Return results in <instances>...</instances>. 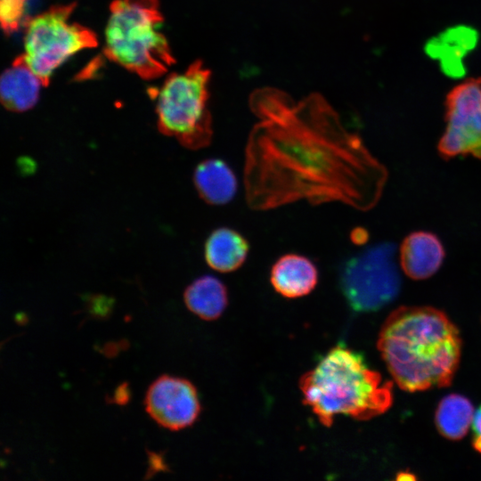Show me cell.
Wrapping results in <instances>:
<instances>
[{
  "label": "cell",
  "mask_w": 481,
  "mask_h": 481,
  "mask_svg": "<svg viewBox=\"0 0 481 481\" xmlns=\"http://www.w3.org/2000/svg\"><path fill=\"white\" fill-rule=\"evenodd\" d=\"M270 281L280 295L296 298L309 294L318 282V270L308 257L289 253L273 265Z\"/></svg>",
  "instance_id": "11"
},
{
  "label": "cell",
  "mask_w": 481,
  "mask_h": 481,
  "mask_svg": "<svg viewBox=\"0 0 481 481\" xmlns=\"http://www.w3.org/2000/svg\"><path fill=\"white\" fill-rule=\"evenodd\" d=\"M473 415V405L467 397L451 394L440 401L436 411L435 420L443 436L458 440L469 431Z\"/></svg>",
  "instance_id": "17"
},
{
  "label": "cell",
  "mask_w": 481,
  "mask_h": 481,
  "mask_svg": "<svg viewBox=\"0 0 481 481\" xmlns=\"http://www.w3.org/2000/svg\"><path fill=\"white\" fill-rule=\"evenodd\" d=\"M249 103L257 118L243 170L251 209L306 200L366 211L378 203L387 177L385 167L322 95L296 101L280 89L263 87L252 92Z\"/></svg>",
  "instance_id": "1"
},
{
  "label": "cell",
  "mask_w": 481,
  "mask_h": 481,
  "mask_svg": "<svg viewBox=\"0 0 481 481\" xmlns=\"http://www.w3.org/2000/svg\"><path fill=\"white\" fill-rule=\"evenodd\" d=\"M304 403L330 427L338 414L365 420L392 404V384L371 370L363 355L338 345L299 380Z\"/></svg>",
  "instance_id": "3"
},
{
  "label": "cell",
  "mask_w": 481,
  "mask_h": 481,
  "mask_svg": "<svg viewBox=\"0 0 481 481\" xmlns=\"http://www.w3.org/2000/svg\"><path fill=\"white\" fill-rule=\"evenodd\" d=\"M193 183L200 197L214 206L229 203L238 190L234 172L225 161L216 158L204 159L197 165Z\"/></svg>",
  "instance_id": "13"
},
{
  "label": "cell",
  "mask_w": 481,
  "mask_h": 481,
  "mask_svg": "<svg viewBox=\"0 0 481 481\" xmlns=\"http://www.w3.org/2000/svg\"><path fill=\"white\" fill-rule=\"evenodd\" d=\"M378 348L396 384L416 392L450 385L461 342L457 328L443 312L402 306L385 321Z\"/></svg>",
  "instance_id": "2"
},
{
  "label": "cell",
  "mask_w": 481,
  "mask_h": 481,
  "mask_svg": "<svg viewBox=\"0 0 481 481\" xmlns=\"http://www.w3.org/2000/svg\"><path fill=\"white\" fill-rule=\"evenodd\" d=\"M187 308L206 321L217 319L228 305L225 285L215 276L203 275L187 286L183 293Z\"/></svg>",
  "instance_id": "16"
},
{
  "label": "cell",
  "mask_w": 481,
  "mask_h": 481,
  "mask_svg": "<svg viewBox=\"0 0 481 481\" xmlns=\"http://www.w3.org/2000/svg\"><path fill=\"white\" fill-rule=\"evenodd\" d=\"M158 0H115L105 29V55L143 79L157 78L175 62L159 28Z\"/></svg>",
  "instance_id": "4"
},
{
  "label": "cell",
  "mask_w": 481,
  "mask_h": 481,
  "mask_svg": "<svg viewBox=\"0 0 481 481\" xmlns=\"http://www.w3.org/2000/svg\"><path fill=\"white\" fill-rule=\"evenodd\" d=\"M444 257L440 240L428 232L410 233L400 247V265L404 273L413 280L432 276Z\"/></svg>",
  "instance_id": "10"
},
{
  "label": "cell",
  "mask_w": 481,
  "mask_h": 481,
  "mask_svg": "<svg viewBox=\"0 0 481 481\" xmlns=\"http://www.w3.org/2000/svg\"><path fill=\"white\" fill-rule=\"evenodd\" d=\"M27 0H0V20L5 33L16 31L24 16Z\"/></svg>",
  "instance_id": "18"
},
{
  "label": "cell",
  "mask_w": 481,
  "mask_h": 481,
  "mask_svg": "<svg viewBox=\"0 0 481 481\" xmlns=\"http://www.w3.org/2000/svg\"><path fill=\"white\" fill-rule=\"evenodd\" d=\"M249 251L247 239L230 227H218L207 238L204 245L206 263L219 273H231L246 261Z\"/></svg>",
  "instance_id": "15"
},
{
  "label": "cell",
  "mask_w": 481,
  "mask_h": 481,
  "mask_svg": "<svg viewBox=\"0 0 481 481\" xmlns=\"http://www.w3.org/2000/svg\"><path fill=\"white\" fill-rule=\"evenodd\" d=\"M477 39V32L471 28L454 27L431 39L426 49L448 76L458 77L464 74L463 58L474 48Z\"/></svg>",
  "instance_id": "14"
},
{
  "label": "cell",
  "mask_w": 481,
  "mask_h": 481,
  "mask_svg": "<svg viewBox=\"0 0 481 481\" xmlns=\"http://www.w3.org/2000/svg\"><path fill=\"white\" fill-rule=\"evenodd\" d=\"M210 75V70L196 61L186 70L169 75L158 93L159 131L190 150L207 147L212 140L208 107Z\"/></svg>",
  "instance_id": "5"
},
{
  "label": "cell",
  "mask_w": 481,
  "mask_h": 481,
  "mask_svg": "<svg viewBox=\"0 0 481 481\" xmlns=\"http://www.w3.org/2000/svg\"><path fill=\"white\" fill-rule=\"evenodd\" d=\"M446 127L438 151L444 158L471 155L481 160V77L469 78L447 95Z\"/></svg>",
  "instance_id": "8"
},
{
  "label": "cell",
  "mask_w": 481,
  "mask_h": 481,
  "mask_svg": "<svg viewBox=\"0 0 481 481\" xmlns=\"http://www.w3.org/2000/svg\"><path fill=\"white\" fill-rule=\"evenodd\" d=\"M395 246L380 243L346 260L339 274L341 291L356 312L377 311L397 296L401 278Z\"/></svg>",
  "instance_id": "7"
},
{
  "label": "cell",
  "mask_w": 481,
  "mask_h": 481,
  "mask_svg": "<svg viewBox=\"0 0 481 481\" xmlns=\"http://www.w3.org/2000/svg\"><path fill=\"white\" fill-rule=\"evenodd\" d=\"M75 7V3L52 6L26 25L23 55L43 86L49 85L53 70L68 57L97 45L92 30L69 21Z\"/></svg>",
  "instance_id": "6"
},
{
  "label": "cell",
  "mask_w": 481,
  "mask_h": 481,
  "mask_svg": "<svg viewBox=\"0 0 481 481\" xmlns=\"http://www.w3.org/2000/svg\"><path fill=\"white\" fill-rule=\"evenodd\" d=\"M145 411L160 427L180 430L192 426L201 411L199 395L188 379L161 375L148 387Z\"/></svg>",
  "instance_id": "9"
},
{
  "label": "cell",
  "mask_w": 481,
  "mask_h": 481,
  "mask_svg": "<svg viewBox=\"0 0 481 481\" xmlns=\"http://www.w3.org/2000/svg\"><path fill=\"white\" fill-rule=\"evenodd\" d=\"M473 446L481 452V405L474 412L472 419Z\"/></svg>",
  "instance_id": "19"
},
{
  "label": "cell",
  "mask_w": 481,
  "mask_h": 481,
  "mask_svg": "<svg viewBox=\"0 0 481 481\" xmlns=\"http://www.w3.org/2000/svg\"><path fill=\"white\" fill-rule=\"evenodd\" d=\"M41 86H43L39 77L21 53L1 76V102L11 111L28 110L37 103Z\"/></svg>",
  "instance_id": "12"
}]
</instances>
